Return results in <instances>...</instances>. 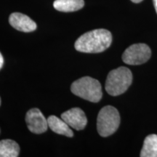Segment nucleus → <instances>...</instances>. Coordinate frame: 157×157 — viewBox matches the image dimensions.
I'll return each mask as SVG.
<instances>
[{
    "label": "nucleus",
    "mask_w": 157,
    "mask_h": 157,
    "mask_svg": "<svg viewBox=\"0 0 157 157\" xmlns=\"http://www.w3.org/2000/svg\"><path fill=\"white\" fill-rule=\"evenodd\" d=\"M112 35L106 29H95L82 34L76 41L75 49L85 53H99L111 46Z\"/></svg>",
    "instance_id": "f257e3e1"
},
{
    "label": "nucleus",
    "mask_w": 157,
    "mask_h": 157,
    "mask_svg": "<svg viewBox=\"0 0 157 157\" xmlns=\"http://www.w3.org/2000/svg\"><path fill=\"white\" fill-rule=\"evenodd\" d=\"M132 82V74L128 68L121 66L109 72L105 90L110 95L118 96L127 91Z\"/></svg>",
    "instance_id": "f03ea898"
},
{
    "label": "nucleus",
    "mask_w": 157,
    "mask_h": 157,
    "mask_svg": "<svg viewBox=\"0 0 157 157\" xmlns=\"http://www.w3.org/2000/svg\"><path fill=\"white\" fill-rule=\"evenodd\" d=\"M71 90L75 95L93 103L99 102L103 96L101 83L90 76H84L74 82Z\"/></svg>",
    "instance_id": "7ed1b4c3"
},
{
    "label": "nucleus",
    "mask_w": 157,
    "mask_h": 157,
    "mask_svg": "<svg viewBox=\"0 0 157 157\" xmlns=\"http://www.w3.org/2000/svg\"><path fill=\"white\" fill-rule=\"evenodd\" d=\"M120 124V115L116 108L111 105L103 107L97 119V129L102 137H109L113 135Z\"/></svg>",
    "instance_id": "20e7f679"
},
{
    "label": "nucleus",
    "mask_w": 157,
    "mask_h": 157,
    "mask_svg": "<svg viewBox=\"0 0 157 157\" xmlns=\"http://www.w3.org/2000/svg\"><path fill=\"white\" fill-rule=\"evenodd\" d=\"M151 56V51L146 44H135L125 50L122 55V60L126 64L140 65L148 61Z\"/></svg>",
    "instance_id": "39448f33"
},
{
    "label": "nucleus",
    "mask_w": 157,
    "mask_h": 157,
    "mask_svg": "<svg viewBox=\"0 0 157 157\" xmlns=\"http://www.w3.org/2000/svg\"><path fill=\"white\" fill-rule=\"evenodd\" d=\"M25 122L29 130L35 134H42L48 130V119L36 108L30 109L26 113Z\"/></svg>",
    "instance_id": "423d86ee"
},
{
    "label": "nucleus",
    "mask_w": 157,
    "mask_h": 157,
    "mask_svg": "<svg viewBox=\"0 0 157 157\" xmlns=\"http://www.w3.org/2000/svg\"><path fill=\"white\" fill-rule=\"evenodd\" d=\"M61 119L76 130H82L87 124V119L83 110L79 108H73L61 114Z\"/></svg>",
    "instance_id": "0eeeda50"
},
{
    "label": "nucleus",
    "mask_w": 157,
    "mask_h": 157,
    "mask_svg": "<svg viewBox=\"0 0 157 157\" xmlns=\"http://www.w3.org/2000/svg\"><path fill=\"white\" fill-rule=\"evenodd\" d=\"M9 23L16 30L23 32H32L36 29V23L23 13H12L10 15Z\"/></svg>",
    "instance_id": "6e6552de"
},
{
    "label": "nucleus",
    "mask_w": 157,
    "mask_h": 157,
    "mask_svg": "<svg viewBox=\"0 0 157 157\" xmlns=\"http://www.w3.org/2000/svg\"><path fill=\"white\" fill-rule=\"evenodd\" d=\"M48 127L52 131L57 134L65 135L71 137L74 136V132L70 128V126L63 119H59L56 116H50L48 119Z\"/></svg>",
    "instance_id": "1a4fd4ad"
},
{
    "label": "nucleus",
    "mask_w": 157,
    "mask_h": 157,
    "mask_svg": "<svg viewBox=\"0 0 157 157\" xmlns=\"http://www.w3.org/2000/svg\"><path fill=\"white\" fill-rule=\"evenodd\" d=\"M84 5V0H56L53 3L55 9L64 13L79 10Z\"/></svg>",
    "instance_id": "9d476101"
},
{
    "label": "nucleus",
    "mask_w": 157,
    "mask_h": 157,
    "mask_svg": "<svg viewBox=\"0 0 157 157\" xmlns=\"http://www.w3.org/2000/svg\"><path fill=\"white\" fill-rule=\"evenodd\" d=\"M20 146L15 141L6 139L0 141V157H17Z\"/></svg>",
    "instance_id": "9b49d317"
},
{
    "label": "nucleus",
    "mask_w": 157,
    "mask_h": 157,
    "mask_svg": "<svg viewBox=\"0 0 157 157\" xmlns=\"http://www.w3.org/2000/svg\"><path fill=\"white\" fill-rule=\"evenodd\" d=\"M140 156L141 157H157L156 135L152 134L146 137Z\"/></svg>",
    "instance_id": "f8f14e48"
},
{
    "label": "nucleus",
    "mask_w": 157,
    "mask_h": 157,
    "mask_svg": "<svg viewBox=\"0 0 157 157\" xmlns=\"http://www.w3.org/2000/svg\"><path fill=\"white\" fill-rule=\"evenodd\" d=\"M4 65V58L2 55L1 52H0V70L2 69V68L3 67Z\"/></svg>",
    "instance_id": "ddd939ff"
},
{
    "label": "nucleus",
    "mask_w": 157,
    "mask_h": 157,
    "mask_svg": "<svg viewBox=\"0 0 157 157\" xmlns=\"http://www.w3.org/2000/svg\"><path fill=\"white\" fill-rule=\"evenodd\" d=\"M153 2H154V5L155 10H156V13H157V0H153Z\"/></svg>",
    "instance_id": "4468645a"
},
{
    "label": "nucleus",
    "mask_w": 157,
    "mask_h": 157,
    "mask_svg": "<svg viewBox=\"0 0 157 157\" xmlns=\"http://www.w3.org/2000/svg\"><path fill=\"white\" fill-rule=\"evenodd\" d=\"M131 1L134 3H140L143 1V0H131Z\"/></svg>",
    "instance_id": "2eb2a0df"
},
{
    "label": "nucleus",
    "mask_w": 157,
    "mask_h": 157,
    "mask_svg": "<svg viewBox=\"0 0 157 157\" xmlns=\"http://www.w3.org/2000/svg\"><path fill=\"white\" fill-rule=\"evenodd\" d=\"M0 105H1V98H0Z\"/></svg>",
    "instance_id": "dca6fc26"
}]
</instances>
